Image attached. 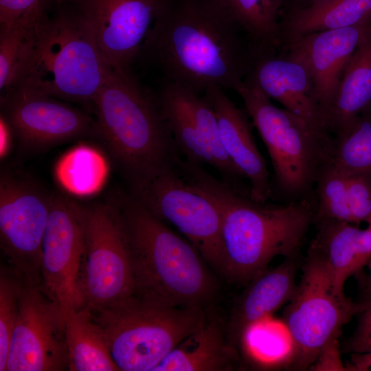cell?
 Instances as JSON below:
<instances>
[{"mask_svg": "<svg viewBox=\"0 0 371 371\" xmlns=\"http://www.w3.org/2000/svg\"><path fill=\"white\" fill-rule=\"evenodd\" d=\"M115 199L130 244L134 293L172 306L207 308L217 286L194 245L130 192Z\"/></svg>", "mask_w": 371, "mask_h": 371, "instance_id": "cell-3", "label": "cell"}, {"mask_svg": "<svg viewBox=\"0 0 371 371\" xmlns=\"http://www.w3.org/2000/svg\"><path fill=\"white\" fill-rule=\"evenodd\" d=\"M289 0H288L289 1ZM330 0H293V7L290 9L304 8L324 3Z\"/></svg>", "mask_w": 371, "mask_h": 371, "instance_id": "cell-38", "label": "cell"}, {"mask_svg": "<svg viewBox=\"0 0 371 371\" xmlns=\"http://www.w3.org/2000/svg\"><path fill=\"white\" fill-rule=\"evenodd\" d=\"M371 19V0H330L289 11L280 22L278 47L311 33L357 25Z\"/></svg>", "mask_w": 371, "mask_h": 371, "instance_id": "cell-23", "label": "cell"}, {"mask_svg": "<svg viewBox=\"0 0 371 371\" xmlns=\"http://www.w3.org/2000/svg\"><path fill=\"white\" fill-rule=\"evenodd\" d=\"M83 251L77 203L62 195L52 196L42 244L41 284L63 312L86 305L80 285Z\"/></svg>", "mask_w": 371, "mask_h": 371, "instance_id": "cell-14", "label": "cell"}, {"mask_svg": "<svg viewBox=\"0 0 371 371\" xmlns=\"http://www.w3.org/2000/svg\"><path fill=\"white\" fill-rule=\"evenodd\" d=\"M315 225L318 230L311 246L326 261L337 289L344 293L346 281L371 260V230L336 220Z\"/></svg>", "mask_w": 371, "mask_h": 371, "instance_id": "cell-21", "label": "cell"}, {"mask_svg": "<svg viewBox=\"0 0 371 371\" xmlns=\"http://www.w3.org/2000/svg\"><path fill=\"white\" fill-rule=\"evenodd\" d=\"M192 93L182 87L165 81L157 98L179 154L191 163L210 166V159L202 142L193 113Z\"/></svg>", "mask_w": 371, "mask_h": 371, "instance_id": "cell-25", "label": "cell"}, {"mask_svg": "<svg viewBox=\"0 0 371 371\" xmlns=\"http://www.w3.org/2000/svg\"><path fill=\"white\" fill-rule=\"evenodd\" d=\"M109 172L104 157L95 148L80 144L65 153L56 164L58 183L68 192L88 196L99 191Z\"/></svg>", "mask_w": 371, "mask_h": 371, "instance_id": "cell-28", "label": "cell"}, {"mask_svg": "<svg viewBox=\"0 0 371 371\" xmlns=\"http://www.w3.org/2000/svg\"><path fill=\"white\" fill-rule=\"evenodd\" d=\"M70 371H120L104 331L85 305L64 312Z\"/></svg>", "mask_w": 371, "mask_h": 371, "instance_id": "cell-24", "label": "cell"}, {"mask_svg": "<svg viewBox=\"0 0 371 371\" xmlns=\"http://www.w3.org/2000/svg\"><path fill=\"white\" fill-rule=\"evenodd\" d=\"M245 33L253 52L278 47L280 22L288 0H216Z\"/></svg>", "mask_w": 371, "mask_h": 371, "instance_id": "cell-26", "label": "cell"}, {"mask_svg": "<svg viewBox=\"0 0 371 371\" xmlns=\"http://www.w3.org/2000/svg\"><path fill=\"white\" fill-rule=\"evenodd\" d=\"M63 101L24 87H13L1 96V116L28 150H41L82 137H99L95 120Z\"/></svg>", "mask_w": 371, "mask_h": 371, "instance_id": "cell-13", "label": "cell"}, {"mask_svg": "<svg viewBox=\"0 0 371 371\" xmlns=\"http://www.w3.org/2000/svg\"><path fill=\"white\" fill-rule=\"evenodd\" d=\"M21 276L8 265L0 270V371H5L13 330L19 309Z\"/></svg>", "mask_w": 371, "mask_h": 371, "instance_id": "cell-33", "label": "cell"}, {"mask_svg": "<svg viewBox=\"0 0 371 371\" xmlns=\"http://www.w3.org/2000/svg\"><path fill=\"white\" fill-rule=\"evenodd\" d=\"M11 128L1 115L0 120V139H1V157L4 156L8 151L10 144Z\"/></svg>", "mask_w": 371, "mask_h": 371, "instance_id": "cell-37", "label": "cell"}, {"mask_svg": "<svg viewBox=\"0 0 371 371\" xmlns=\"http://www.w3.org/2000/svg\"><path fill=\"white\" fill-rule=\"evenodd\" d=\"M77 207L84 234L81 290L86 305L97 311L133 294L131 247L115 198Z\"/></svg>", "mask_w": 371, "mask_h": 371, "instance_id": "cell-9", "label": "cell"}, {"mask_svg": "<svg viewBox=\"0 0 371 371\" xmlns=\"http://www.w3.org/2000/svg\"><path fill=\"white\" fill-rule=\"evenodd\" d=\"M177 162L129 192L159 220L174 225L205 260L224 274L220 211L209 196L181 174Z\"/></svg>", "mask_w": 371, "mask_h": 371, "instance_id": "cell-10", "label": "cell"}, {"mask_svg": "<svg viewBox=\"0 0 371 371\" xmlns=\"http://www.w3.org/2000/svg\"><path fill=\"white\" fill-rule=\"evenodd\" d=\"M92 111L99 137L130 188L180 157L157 98L141 87L130 70L111 69Z\"/></svg>", "mask_w": 371, "mask_h": 371, "instance_id": "cell-4", "label": "cell"}, {"mask_svg": "<svg viewBox=\"0 0 371 371\" xmlns=\"http://www.w3.org/2000/svg\"><path fill=\"white\" fill-rule=\"evenodd\" d=\"M245 355L263 367H289L295 353L293 337L284 322L269 315L249 326L240 341Z\"/></svg>", "mask_w": 371, "mask_h": 371, "instance_id": "cell-27", "label": "cell"}, {"mask_svg": "<svg viewBox=\"0 0 371 371\" xmlns=\"http://www.w3.org/2000/svg\"><path fill=\"white\" fill-rule=\"evenodd\" d=\"M192 106L202 142L210 159V166L218 172L223 181L236 190L249 194V187L243 181L245 177L232 163L223 146L212 104L205 95L193 93Z\"/></svg>", "mask_w": 371, "mask_h": 371, "instance_id": "cell-29", "label": "cell"}, {"mask_svg": "<svg viewBox=\"0 0 371 371\" xmlns=\"http://www.w3.org/2000/svg\"><path fill=\"white\" fill-rule=\"evenodd\" d=\"M38 26V25H37ZM23 25L0 27V89L5 92L19 76L36 27Z\"/></svg>", "mask_w": 371, "mask_h": 371, "instance_id": "cell-32", "label": "cell"}, {"mask_svg": "<svg viewBox=\"0 0 371 371\" xmlns=\"http://www.w3.org/2000/svg\"><path fill=\"white\" fill-rule=\"evenodd\" d=\"M371 106V27L361 38L343 73L327 117L333 138L346 133Z\"/></svg>", "mask_w": 371, "mask_h": 371, "instance_id": "cell-22", "label": "cell"}, {"mask_svg": "<svg viewBox=\"0 0 371 371\" xmlns=\"http://www.w3.org/2000/svg\"><path fill=\"white\" fill-rule=\"evenodd\" d=\"M315 370H344L340 361L337 339L329 343L320 352L315 360Z\"/></svg>", "mask_w": 371, "mask_h": 371, "instance_id": "cell-36", "label": "cell"}, {"mask_svg": "<svg viewBox=\"0 0 371 371\" xmlns=\"http://www.w3.org/2000/svg\"><path fill=\"white\" fill-rule=\"evenodd\" d=\"M236 91L269 155L272 196L283 203H315L316 177L330 158V146L303 119L274 105L256 87L243 81Z\"/></svg>", "mask_w": 371, "mask_h": 371, "instance_id": "cell-7", "label": "cell"}, {"mask_svg": "<svg viewBox=\"0 0 371 371\" xmlns=\"http://www.w3.org/2000/svg\"><path fill=\"white\" fill-rule=\"evenodd\" d=\"M91 313L120 371H153L201 325L207 311L199 306L170 305L133 293Z\"/></svg>", "mask_w": 371, "mask_h": 371, "instance_id": "cell-6", "label": "cell"}, {"mask_svg": "<svg viewBox=\"0 0 371 371\" xmlns=\"http://www.w3.org/2000/svg\"><path fill=\"white\" fill-rule=\"evenodd\" d=\"M348 173L328 159L320 168L315 185L313 223L328 220L351 223Z\"/></svg>", "mask_w": 371, "mask_h": 371, "instance_id": "cell-31", "label": "cell"}, {"mask_svg": "<svg viewBox=\"0 0 371 371\" xmlns=\"http://www.w3.org/2000/svg\"><path fill=\"white\" fill-rule=\"evenodd\" d=\"M368 303V306L359 313V322L355 333L344 346L347 352L361 354L371 351V302Z\"/></svg>", "mask_w": 371, "mask_h": 371, "instance_id": "cell-35", "label": "cell"}, {"mask_svg": "<svg viewBox=\"0 0 371 371\" xmlns=\"http://www.w3.org/2000/svg\"><path fill=\"white\" fill-rule=\"evenodd\" d=\"M111 69L82 16H45L34 31L12 88L24 87L85 104L92 111L93 100Z\"/></svg>", "mask_w": 371, "mask_h": 371, "instance_id": "cell-5", "label": "cell"}, {"mask_svg": "<svg viewBox=\"0 0 371 371\" xmlns=\"http://www.w3.org/2000/svg\"><path fill=\"white\" fill-rule=\"evenodd\" d=\"M212 104L218 124L223 146L232 163L249 180V195L258 202L272 197L270 175L252 135L247 117L218 87L203 93Z\"/></svg>", "mask_w": 371, "mask_h": 371, "instance_id": "cell-18", "label": "cell"}, {"mask_svg": "<svg viewBox=\"0 0 371 371\" xmlns=\"http://www.w3.org/2000/svg\"><path fill=\"white\" fill-rule=\"evenodd\" d=\"M370 27L371 19L348 27L311 33L280 45L292 49L304 60L326 126L344 69Z\"/></svg>", "mask_w": 371, "mask_h": 371, "instance_id": "cell-17", "label": "cell"}, {"mask_svg": "<svg viewBox=\"0 0 371 371\" xmlns=\"http://www.w3.org/2000/svg\"><path fill=\"white\" fill-rule=\"evenodd\" d=\"M168 0H89L82 16L113 69L130 70Z\"/></svg>", "mask_w": 371, "mask_h": 371, "instance_id": "cell-16", "label": "cell"}, {"mask_svg": "<svg viewBox=\"0 0 371 371\" xmlns=\"http://www.w3.org/2000/svg\"><path fill=\"white\" fill-rule=\"evenodd\" d=\"M289 302L282 317L295 344L289 368L300 370L315 363L322 350L337 339L342 327L368 305L353 302L337 289L326 261L311 246Z\"/></svg>", "mask_w": 371, "mask_h": 371, "instance_id": "cell-8", "label": "cell"}, {"mask_svg": "<svg viewBox=\"0 0 371 371\" xmlns=\"http://www.w3.org/2000/svg\"><path fill=\"white\" fill-rule=\"evenodd\" d=\"M5 371L69 370L64 312L41 283L21 278Z\"/></svg>", "mask_w": 371, "mask_h": 371, "instance_id": "cell-11", "label": "cell"}, {"mask_svg": "<svg viewBox=\"0 0 371 371\" xmlns=\"http://www.w3.org/2000/svg\"><path fill=\"white\" fill-rule=\"evenodd\" d=\"M243 81L303 119L331 148L333 138L328 131L308 68L298 53L284 46L253 53L251 68Z\"/></svg>", "mask_w": 371, "mask_h": 371, "instance_id": "cell-15", "label": "cell"}, {"mask_svg": "<svg viewBox=\"0 0 371 371\" xmlns=\"http://www.w3.org/2000/svg\"><path fill=\"white\" fill-rule=\"evenodd\" d=\"M237 359L236 347L227 335V322L206 313L201 325L176 346L153 371L231 370Z\"/></svg>", "mask_w": 371, "mask_h": 371, "instance_id": "cell-20", "label": "cell"}, {"mask_svg": "<svg viewBox=\"0 0 371 371\" xmlns=\"http://www.w3.org/2000/svg\"><path fill=\"white\" fill-rule=\"evenodd\" d=\"M300 265L299 254L286 257L280 265L265 270L249 282L233 307L227 332L236 347L240 345L245 329L289 302L297 284L295 277Z\"/></svg>", "mask_w": 371, "mask_h": 371, "instance_id": "cell-19", "label": "cell"}, {"mask_svg": "<svg viewBox=\"0 0 371 371\" xmlns=\"http://www.w3.org/2000/svg\"><path fill=\"white\" fill-rule=\"evenodd\" d=\"M52 196L29 180L3 170L0 178L1 247L21 278L41 283L42 244Z\"/></svg>", "mask_w": 371, "mask_h": 371, "instance_id": "cell-12", "label": "cell"}, {"mask_svg": "<svg viewBox=\"0 0 371 371\" xmlns=\"http://www.w3.org/2000/svg\"><path fill=\"white\" fill-rule=\"evenodd\" d=\"M368 224L369 229L371 230V219L367 223Z\"/></svg>", "mask_w": 371, "mask_h": 371, "instance_id": "cell-39", "label": "cell"}, {"mask_svg": "<svg viewBox=\"0 0 371 371\" xmlns=\"http://www.w3.org/2000/svg\"><path fill=\"white\" fill-rule=\"evenodd\" d=\"M330 157L342 170L360 177L371 187V106L346 133L333 139Z\"/></svg>", "mask_w": 371, "mask_h": 371, "instance_id": "cell-30", "label": "cell"}, {"mask_svg": "<svg viewBox=\"0 0 371 371\" xmlns=\"http://www.w3.org/2000/svg\"><path fill=\"white\" fill-rule=\"evenodd\" d=\"M241 32L216 0H168L140 53L157 66L165 81L196 94L210 87L236 91L253 61Z\"/></svg>", "mask_w": 371, "mask_h": 371, "instance_id": "cell-1", "label": "cell"}, {"mask_svg": "<svg viewBox=\"0 0 371 371\" xmlns=\"http://www.w3.org/2000/svg\"><path fill=\"white\" fill-rule=\"evenodd\" d=\"M178 168L215 203L221 216L224 274L247 284L278 256L299 253L311 224L315 202L271 204L252 199L209 174L203 166L179 159Z\"/></svg>", "mask_w": 371, "mask_h": 371, "instance_id": "cell-2", "label": "cell"}, {"mask_svg": "<svg viewBox=\"0 0 371 371\" xmlns=\"http://www.w3.org/2000/svg\"><path fill=\"white\" fill-rule=\"evenodd\" d=\"M43 0H0V27H36L45 17Z\"/></svg>", "mask_w": 371, "mask_h": 371, "instance_id": "cell-34", "label": "cell"}, {"mask_svg": "<svg viewBox=\"0 0 371 371\" xmlns=\"http://www.w3.org/2000/svg\"><path fill=\"white\" fill-rule=\"evenodd\" d=\"M369 265H370V271H371V260H370V262H369ZM370 285H371V278H370ZM366 302H371V300H368V301H366Z\"/></svg>", "mask_w": 371, "mask_h": 371, "instance_id": "cell-40", "label": "cell"}]
</instances>
